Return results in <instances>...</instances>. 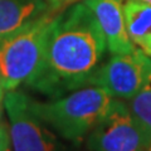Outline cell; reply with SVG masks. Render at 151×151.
Returning <instances> with one entry per match:
<instances>
[{
    "label": "cell",
    "mask_w": 151,
    "mask_h": 151,
    "mask_svg": "<svg viewBox=\"0 0 151 151\" xmlns=\"http://www.w3.org/2000/svg\"><path fill=\"white\" fill-rule=\"evenodd\" d=\"M139 1H142V3H146V4H150V5H151V0H139Z\"/></svg>",
    "instance_id": "cell-14"
},
{
    "label": "cell",
    "mask_w": 151,
    "mask_h": 151,
    "mask_svg": "<svg viewBox=\"0 0 151 151\" xmlns=\"http://www.w3.org/2000/svg\"><path fill=\"white\" fill-rule=\"evenodd\" d=\"M130 111L151 141V74L144 87L129 101Z\"/></svg>",
    "instance_id": "cell-10"
},
{
    "label": "cell",
    "mask_w": 151,
    "mask_h": 151,
    "mask_svg": "<svg viewBox=\"0 0 151 151\" xmlns=\"http://www.w3.org/2000/svg\"><path fill=\"white\" fill-rule=\"evenodd\" d=\"M113 97L98 86H84L48 102L30 98V108L60 139L78 147L111 106Z\"/></svg>",
    "instance_id": "cell-2"
},
{
    "label": "cell",
    "mask_w": 151,
    "mask_h": 151,
    "mask_svg": "<svg viewBox=\"0 0 151 151\" xmlns=\"http://www.w3.org/2000/svg\"><path fill=\"white\" fill-rule=\"evenodd\" d=\"M151 141L126 102L113 98L105 116L86 137L88 151H145Z\"/></svg>",
    "instance_id": "cell-5"
},
{
    "label": "cell",
    "mask_w": 151,
    "mask_h": 151,
    "mask_svg": "<svg viewBox=\"0 0 151 151\" xmlns=\"http://www.w3.org/2000/svg\"><path fill=\"white\" fill-rule=\"evenodd\" d=\"M45 1L49 5L50 10H59V9H62L64 6L78 1V0H45Z\"/></svg>",
    "instance_id": "cell-12"
},
{
    "label": "cell",
    "mask_w": 151,
    "mask_h": 151,
    "mask_svg": "<svg viewBox=\"0 0 151 151\" xmlns=\"http://www.w3.org/2000/svg\"><path fill=\"white\" fill-rule=\"evenodd\" d=\"M4 108L13 151H76L32 111L30 97L24 92L6 91Z\"/></svg>",
    "instance_id": "cell-4"
},
{
    "label": "cell",
    "mask_w": 151,
    "mask_h": 151,
    "mask_svg": "<svg viewBox=\"0 0 151 151\" xmlns=\"http://www.w3.org/2000/svg\"><path fill=\"white\" fill-rule=\"evenodd\" d=\"M9 145H10V135L6 127L0 121V151H9Z\"/></svg>",
    "instance_id": "cell-11"
},
{
    "label": "cell",
    "mask_w": 151,
    "mask_h": 151,
    "mask_svg": "<svg viewBox=\"0 0 151 151\" xmlns=\"http://www.w3.org/2000/svg\"><path fill=\"white\" fill-rule=\"evenodd\" d=\"M4 92H5V88H4L1 78H0V121H1V108L4 107V96H5Z\"/></svg>",
    "instance_id": "cell-13"
},
{
    "label": "cell",
    "mask_w": 151,
    "mask_h": 151,
    "mask_svg": "<svg viewBox=\"0 0 151 151\" xmlns=\"http://www.w3.org/2000/svg\"><path fill=\"white\" fill-rule=\"evenodd\" d=\"M151 58L140 48L130 53L112 54L92 76L88 86H98L108 91L113 98L130 101L149 79Z\"/></svg>",
    "instance_id": "cell-6"
},
{
    "label": "cell",
    "mask_w": 151,
    "mask_h": 151,
    "mask_svg": "<svg viewBox=\"0 0 151 151\" xmlns=\"http://www.w3.org/2000/svg\"><path fill=\"white\" fill-rule=\"evenodd\" d=\"M96 17L105 35L107 50L111 54L130 53L136 47L126 28L124 4L121 0H83Z\"/></svg>",
    "instance_id": "cell-7"
},
{
    "label": "cell",
    "mask_w": 151,
    "mask_h": 151,
    "mask_svg": "<svg viewBox=\"0 0 151 151\" xmlns=\"http://www.w3.org/2000/svg\"><path fill=\"white\" fill-rule=\"evenodd\" d=\"M124 14L131 42L151 58V5L139 0H126Z\"/></svg>",
    "instance_id": "cell-9"
},
{
    "label": "cell",
    "mask_w": 151,
    "mask_h": 151,
    "mask_svg": "<svg viewBox=\"0 0 151 151\" xmlns=\"http://www.w3.org/2000/svg\"><path fill=\"white\" fill-rule=\"evenodd\" d=\"M52 13H47L0 43V78L5 91L29 83L40 69Z\"/></svg>",
    "instance_id": "cell-3"
},
{
    "label": "cell",
    "mask_w": 151,
    "mask_h": 151,
    "mask_svg": "<svg viewBox=\"0 0 151 151\" xmlns=\"http://www.w3.org/2000/svg\"><path fill=\"white\" fill-rule=\"evenodd\" d=\"M45 0H0V43L48 13Z\"/></svg>",
    "instance_id": "cell-8"
},
{
    "label": "cell",
    "mask_w": 151,
    "mask_h": 151,
    "mask_svg": "<svg viewBox=\"0 0 151 151\" xmlns=\"http://www.w3.org/2000/svg\"><path fill=\"white\" fill-rule=\"evenodd\" d=\"M145 151H151V142H150V145L147 146V147H146V150Z\"/></svg>",
    "instance_id": "cell-15"
},
{
    "label": "cell",
    "mask_w": 151,
    "mask_h": 151,
    "mask_svg": "<svg viewBox=\"0 0 151 151\" xmlns=\"http://www.w3.org/2000/svg\"><path fill=\"white\" fill-rule=\"evenodd\" d=\"M106 50L92 10L84 1L72 4L53 17L40 69L27 86L50 98L88 86Z\"/></svg>",
    "instance_id": "cell-1"
}]
</instances>
